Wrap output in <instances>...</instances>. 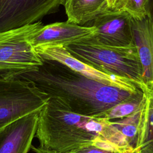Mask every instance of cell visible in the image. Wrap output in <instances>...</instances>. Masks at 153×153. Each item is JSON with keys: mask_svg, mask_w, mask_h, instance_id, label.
Segmentation results:
<instances>
[{"mask_svg": "<svg viewBox=\"0 0 153 153\" xmlns=\"http://www.w3.org/2000/svg\"><path fill=\"white\" fill-rule=\"evenodd\" d=\"M14 76L50 97L61 99L73 112L96 118H105L114 107L136 99L144 93L145 89L105 84L59 62L46 59L36 70Z\"/></svg>", "mask_w": 153, "mask_h": 153, "instance_id": "cell-1", "label": "cell"}, {"mask_svg": "<svg viewBox=\"0 0 153 153\" xmlns=\"http://www.w3.org/2000/svg\"><path fill=\"white\" fill-rule=\"evenodd\" d=\"M105 121L76 114L61 99L50 96L39 112L35 137L40 146L67 153L91 144L102 133Z\"/></svg>", "mask_w": 153, "mask_h": 153, "instance_id": "cell-2", "label": "cell"}, {"mask_svg": "<svg viewBox=\"0 0 153 153\" xmlns=\"http://www.w3.org/2000/svg\"><path fill=\"white\" fill-rule=\"evenodd\" d=\"M94 36L64 47L75 57L97 71L141 87L146 85L135 43L126 46H113L103 44Z\"/></svg>", "mask_w": 153, "mask_h": 153, "instance_id": "cell-3", "label": "cell"}, {"mask_svg": "<svg viewBox=\"0 0 153 153\" xmlns=\"http://www.w3.org/2000/svg\"><path fill=\"white\" fill-rule=\"evenodd\" d=\"M43 26L39 21L0 32V73L17 75L36 70L43 64L30 41Z\"/></svg>", "mask_w": 153, "mask_h": 153, "instance_id": "cell-4", "label": "cell"}, {"mask_svg": "<svg viewBox=\"0 0 153 153\" xmlns=\"http://www.w3.org/2000/svg\"><path fill=\"white\" fill-rule=\"evenodd\" d=\"M50 96L10 72L0 73V130L29 114L39 112Z\"/></svg>", "mask_w": 153, "mask_h": 153, "instance_id": "cell-5", "label": "cell"}, {"mask_svg": "<svg viewBox=\"0 0 153 153\" xmlns=\"http://www.w3.org/2000/svg\"><path fill=\"white\" fill-rule=\"evenodd\" d=\"M65 0H0V32L32 24L56 13Z\"/></svg>", "mask_w": 153, "mask_h": 153, "instance_id": "cell-6", "label": "cell"}, {"mask_svg": "<svg viewBox=\"0 0 153 153\" xmlns=\"http://www.w3.org/2000/svg\"><path fill=\"white\" fill-rule=\"evenodd\" d=\"M133 19L126 12L110 10L84 26L96 29L94 36L99 42L113 46H126L134 43Z\"/></svg>", "mask_w": 153, "mask_h": 153, "instance_id": "cell-7", "label": "cell"}, {"mask_svg": "<svg viewBox=\"0 0 153 153\" xmlns=\"http://www.w3.org/2000/svg\"><path fill=\"white\" fill-rule=\"evenodd\" d=\"M43 59L56 61L85 76L101 82L131 88H140L137 84L116 76L102 72L72 56L63 46L39 45L35 47Z\"/></svg>", "mask_w": 153, "mask_h": 153, "instance_id": "cell-8", "label": "cell"}, {"mask_svg": "<svg viewBox=\"0 0 153 153\" xmlns=\"http://www.w3.org/2000/svg\"><path fill=\"white\" fill-rule=\"evenodd\" d=\"M39 112L25 115L0 130V153H28L35 137Z\"/></svg>", "mask_w": 153, "mask_h": 153, "instance_id": "cell-9", "label": "cell"}, {"mask_svg": "<svg viewBox=\"0 0 153 153\" xmlns=\"http://www.w3.org/2000/svg\"><path fill=\"white\" fill-rule=\"evenodd\" d=\"M93 26H81L68 20L45 25L30 39L34 47L39 45L66 46L83 39L95 36Z\"/></svg>", "mask_w": 153, "mask_h": 153, "instance_id": "cell-10", "label": "cell"}, {"mask_svg": "<svg viewBox=\"0 0 153 153\" xmlns=\"http://www.w3.org/2000/svg\"><path fill=\"white\" fill-rule=\"evenodd\" d=\"M132 32L142 66L143 79L147 85L153 86V17L142 20L133 19Z\"/></svg>", "mask_w": 153, "mask_h": 153, "instance_id": "cell-11", "label": "cell"}, {"mask_svg": "<svg viewBox=\"0 0 153 153\" xmlns=\"http://www.w3.org/2000/svg\"><path fill=\"white\" fill-rule=\"evenodd\" d=\"M63 5L68 21L81 26L110 10L108 0H65Z\"/></svg>", "mask_w": 153, "mask_h": 153, "instance_id": "cell-12", "label": "cell"}, {"mask_svg": "<svg viewBox=\"0 0 153 153\" xmlns=\"http://www.w3.org/2000/svg\"><path fill=\"white\" fill-rule=\"evenodd\" d=\"M133 153H153V87L146 85L136 145Z\"/></svg>", "mask_w": 153, "mask_h": 153, "instance_id": "cell-13", "label": "cell"}, {"mask_svg": "<svg viewBox=\"0 0 153 153\" xmlns=\"http://www.w3.org/2000/svg\"><path fill=\"white\" fill-rule=\"evenodd\" d=\"M142 105L137 111L128 115L119 118L106 120L108 124L126 140L132 153L137 143Z\"/></svg>", "mask_w": 153, "mask_h": 153, "instance_id": "cell-14", "label": "cell"}, {"mask_svg": "<svg viewBox=\"0 0 153 153\" xmlns=\"http://www.w3.org/2000/svg\"><path fill=\"white\" fill-rule=\"evenodd\" d=\"M150 0H125L121 8V10L128 13L134 20H142L151 15L148 4Z\"/></svg>", "mask_w": 153, "mask_h": 153, "instance_id": "cell-15", "label": "cell"}, {"mask_svg": "<svg viewBox=\"0 0 153 153\" xmlns=\"http://www.w3.org/2000/svg\"><path fill=\"white\" fill-rule=\"evenodd\" d=\"M145 100V89L144 93L137 97L136 99L119 104L114 107L107 114L105 119L111 120L119 118L128 115L137 111L142 105Z\"/></svg>", "mask_w": 153, "mask_h": 153, "instance_id": "cell-16", "label": "cell"}, {"mask_svg": "<svg viewBox=\"0 0 153 153\" xmlns=\"http://www.w3.org/2000/svg\"><path fill=\"white\" fill-rule=\"evenodd\" d=\"M67 153H122L121 152L109 151L104 149L93 145L92 143L82 146L75 150L68 152Z\"/></svg>", "mask_w": 153, "mask_h": 153, "instance_id": "cell-17", "label": "cell"}, {"mask_svg": "<svg viewBox=\"0 0 153 153\" xmlns=\"http://www.w3.org/2000/svg\"><path fill=\"white\" fill-rule=\"evenodd\" d=\"M125 0H108L110 10H118L122 6Z\"/></svg>", "mask_w": 153, "mask_h": 153, "instance_id": "cell-18", "label": "cell"}, {"mask_svg": "<svg viewBox=\"0 0 153 153\" xmlns=\"http://www.w3.org/2000/svg\"><path fill=\"white\" fill-rule=\"evenodd\" d=\"M34 153H60L55 151H53L51 149H48L43 147H41L40 146L38 147H35L33 145H32L30 148Z\"/></svg>", "mask_w": 153, "mask_h": 153, "instance_id": "cell-19", "label": "cell"}, {"mask_svg": "<svg viewBox=\"0 0 153 153\" xmlns=\"http://www.w3.org/2000/svg\"><path fill=\"white\" fill-rule=\"evenodd\" d=\"M152 87H153V86H152Z\"/></svg>", "mask_w": 153, "mask_h": 153, "instance_id": "cell-20", "label": "cell"}]
</instances>
